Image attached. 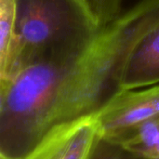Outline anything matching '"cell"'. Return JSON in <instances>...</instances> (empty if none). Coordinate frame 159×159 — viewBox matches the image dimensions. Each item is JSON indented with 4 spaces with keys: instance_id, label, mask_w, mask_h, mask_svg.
I'll use <instances>...</instances> for the list:
<instances>
[{
    "instance_id": "6da1fadb",
    "label": "cell",
    "mask_w": 159,
    "mask_h": 159,
    "mask_svg": "<svg viewBox=\"0 0 159 159\" xmlns=\"http://www.w3.org/2000/svg\"><path fill=\"white\" fill-rule=\"evenodd\" d=\"M98 27L73 0H18L16 36L0 80L48 55L85 41Z\"/></svg>"
},
{
    "instance_id": "7a4b0ae2",
    "label": "cell",
    "mask_w": 159,
    "mask_h": 159,
    "mask_svg": "<svg viewBox=\"0 0 159 159\" xmlns=\"http://www.w3.org/2000/svg\"><path fill=\"white\" fill-rule=\"evenodd\" d=\"M93 116L102 137L117 141L159 116V84L119 90Z\"/></svg>"
},
{
    "instance_id": "3957f363",
    "label": "cell",
    "mask_w": 159,
    "mask_h": 159,
    "mask_svg": "<svg viewBox=\"0 0 159 159\" xmlns=\"http://www.w3.org/2000/svg\"><path fill=\"white\" fill-rule=\"evenodd\" d=\"M101 136L99 125L90 116L55 128L17 159H89Z\"/></svg>"
},
{
    "instance_id": "277c9868",
    "label": "cell",
    "mask_w": 159,
    "mask_h": 159,
    "mask_svg": "<svg viewBox=\"0 0 159 159\" xmlns=\"http://www.w3.org/2000/svg\"><path fill=\"white\" fill-rule=\"evenodd\" d=\"M159 84V20L135 43L122 67L119 88L136 89Z\"/></svg>"
},
{
    "instance_id": "5b68a950",
    "label": "cell",
    "mask_w": 159,
    "mask_h": 159,
    "mask_svg": "<svg viewBox=\"0 0 159 159\" xmlns=\"http://www.w3.org/2000/svg\"><path fill=\"white\" fill-rule=\"evenodd\" d=\"M113 142L120 143L143 158L159 159V116Z\"/></svg>"
},
{
    "instance_id": "8992f818",
    "label": "cell",
    "mask_w": 159,
    "mask_h": 159,
    "mask_svg": "<svg viewBox=\"0 0 159 159\" xmlns=\"http://www.w3.org/2000/svg\"><path fill=\"white\" fill-rule=\"evenodd\" d=\"M18 0H0V71L7 64L16 36Z\"/></svg>"
},
{
    "instance_id": "52a82bcc",
    "label": "cell",
    "mask_w": 159,
    "mask_h": 159,
    "mask_svg": "<svg viewBox=\"0 0 159 159\" xmlns=\"http://www.w3.org/2000/svg\"><path fill=\"white\" fill-rule=\"evenodd\" d=\"M123 0H88L89 14L97 27H101L122 13Z\"/></svg>"
},
{
    "instance_id": "ba28073f",
    "label": "cell",
    "mask_w": 159,
    "mask_h": 159,
    "mask_svg": "<svg viewBox=\"0 0 159 159\" xmlns=\"http://www.w3.org/2000/svg\"><path fill=\"white\" fill-rule=\"evenodd\" d=\"M89 159H144L118 143L101 136Z\"/></svg>"
},
{
    "instance_id": "9c48e42d",
    "label": "cell",
    "mask_w": 159,
    "mask_h": 159,
    "mask_svg": "<svg viewBox=\"0 0 159 159\" xmlns=\"http://www.w3.org/2000/svg\"><path fill=\"white\" fill-rule=\"evenodd\" d=\"M75 1V3H77L78 5H80L81 7H83L85 9H87L89 13V7H88V0H73Z\"/></svg>"
}]
</instances>
